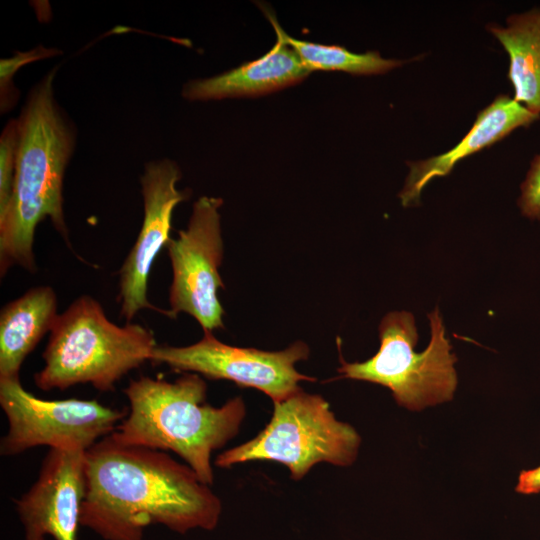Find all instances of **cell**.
I'll return each instance as SVG.
<instances>
[{
	"mask_svg": "<svg viewBox=\"0 0 540 540\" xmlns=\"http://www.w3.org/2000/svg\"><path fill=\"white\" fill-rule=\"evenodd\" d=\"M85 479L80 523L104 540H143L152 524L181 534L213 530L222 511L219 497L187 464L111 434L86 451Z\"/></svg>",
	"mask_w": 540,
	"mask_h": 540,
	"instance_id": "cell-1",
	"label": "cell"
},
{
	"mask_svg": "<svg viewBox=\"0 0 540 540\" xmlns=\"http://www.w3.org/2000/svg\"><path fill=\"white\" fill-rule=\"evenodd\" d=\"M58 67L30 90L17 118L19 143L12 195L0 213V272L11 266L36 271L33 251L38 224L49 218L69 242L63 211V180L76 144V129L58 104Z\"/></svg>",
	"mask_w": 540,
	"mask_h": 540,
	"instance_id": "cell-2",
	"label": "cell"
},
{
	"mask_svg": "<svg viewBox=\"0 0 540 540\" xmlns=\"http://www.w3.org/2000/svg\"><path fill=\"white\" fill-rule=\"evenodd\" d=\"M123 392L129 413L111 435L122 444L173 451L212 485L211 455L239 433L246 416L242 397L220 407L207 404V384L196 373L173 382L141 376Z\"/></svg>",
	"mask_w": 540,
	"mask_h": 540,
	"instance_id": "cell-3",
	"label": "cell"
},
{
	"mask_svg": "<svg viewBox=\"0 0 540 540\" xmlns=\"http://www.w3.org/2000/svg\"><path fill=\"white\" fill-rule=\"evenodd\" d=\"M156 346L150 329L135 323L119 326L97 300L82 295L57 316L34 383L44 391L90 384L110 392L124 375L150 361Z\"/></svg>",
	"mask_w": 540,
	"mask_h": 540,
	"instance_id": "cell-4",
	"label": "cell"
},
{
	"mask_svg": "<svg viewBox=\"0 0 540 540\" xmlns=\"http://www.w3.org/2000/svg\"><path fill=\"white\" fill-rule=\"evenodd\" d=\"M431 339L417 353L418 333L414 316L406 311L388 313L379 326L378 352L364 362L348 363L340 356V376L376 383L389 388L396 402L410 410L451 400L457 386L456 356L445 337V327L436 308L428 314Z\"/></svg>",
	"mask_w": 540,
	"mask_h": 540,
	"instance_id": "cell-5",
	"label": "cell"
},
{
	"mask_svg": "<svg viewBox=\"0 0 540 540\" xmlns=\"http://www.w3.org/2000/svg\"><path fill=\"white\" fill-rule=\"evenodd\" d=\"M273 404L272 417L265 428L251 440L219 454L215 459L217 467L274 461L285 465L297 481L318 463L349 466L355 461L361 442L359 434L335 417L322 396L301 388Z\"/></svg>",
	"mask_w": 540,
	"mask_h": 540,
	"instance_id": "cell-6",
	"label": "cell"
},
{
	"mask_svg": "<svg viewBox=\"0 0 540 540\" xmlns=\"http://www.w3.org/2000/svg\"><path fill=\"white\" fill-rule=\"evenodd\" d=\"M0 405L8 421L0 442L2 456L38 446L86 452L127 415L97 400L38 398L25 390L20 378L0 379Z\"/></svg>",
	"mask_w": 540,
	"mask_h": 540,
	"instance_id": "cell-7",
	"label": "cell"
},
{
	"mask_svg": "<svg viewBox=\"0 0 540 540\" xmlns=\"http://www.w3.org/2000/svg\"><path fill=\"white\" fill-rule=\"evenodd\" d=\"M222 199L202 196L193 205L185 230L167 244L172 267L169 289L170 317L184 312L195 318L203 330L223 328V307L218 299L223 288L219 266L223 240L219 208Z\"/></svg>",
	"mask_w": 540,
	"mask_h": 540,
	"instance_id": "cell-8",
	"label": "cell"
},
{
	"mask_svg": "<svg viewBox=\"0 0 540 540\" xmlns=\"http://www.w3.org/2000/svg\"><path fill=\"white\" fill-rule=\"evenodd\" d=\"M309 347L297 341L281 351L241 348L219 341L204 330L200 341L185 347L156 346L150 361L178 372L201 374L209 379L229 380L265 393L273 403L282 401L301 387L300 381L316 378L299 373L295 365L309 357Z\"/></svg>",
	"mask_w": 540,
	"mask_h": 540,
	"instance_id": "cell-9",
	"label": "cell"
},
{
	"mask_svg": "<svg viewBox=\"0 0 540 540\" xmlns=\"http://www.w3.org/2000/svg\"><path fill=\"white\" fill-rule=\"evenodd\" d=\"M181 172L169 159L148 162L140 178L144 204L143 222L137 239L120 271V315L127 322L143 309H152L170 317L152 305L147 297L152 265L159 252L171 240L170 231L175 207L187 198L177 189Z\"/></svg>",
	"mask_w": 540,
	"mask_h": 540,
	"instance_id": "cell-10",
	"label": "cell"
},
{
	"mask_svg": "<svg viewBox=\"0 0 540 540\" xmlns=\"http://www.w3.org/2000/svg\"><path fill=\"white\" fill-rule=\"evenodd\" d=\"M85 453L49 449L37 480L16 501L25 540H77L86 489Z\"/></svg>",
	"mask_w": 540,
	"mask_h": 540,
	"instance_id": "cell-11",
	"label": "cell"
},
{
	"mask_svg": "<svg viewBox=\"0 0 540 540\" xmlns=\"http://www.w3.org/2000/svg\"><path fill=\"white\" fill-rule=\"evenodd\" d=\"M537 114L507 95H499L479 114L466 136L451 150L424 161L409 163L410 172L399 193L404 207L419 203L420 194L434 177L448 175L461 159L501 140L518 127L539 119Z\"/></svg>",
	"mask_w": 540,
	"mask_h": 540,
	"instance_id": "cell-12",
	"label": "cell"
},
{
	"mask_svg": "<svg viewBox=\"0 0 540 540\" xmlns=\"http://www.w3.org/2000/svg\"><path fill=\"white\" fill-rule=\"evenodd\" d=\"M311 71L280 37L262 57L217 76L188 82L182 95L189 101L256 96L293 85Z\"/></svg>",
	"mask_w": 540,
	"mask_h": 540,
	"instance_id": "cell-13",
	"label": "cell"
},
{
	"mask_svg": "<svg viewBox=\"0 0 540 540\" xmlns=\"http://www.w3.org/2000/svg\"><path fill=\"white\" fill-rule=\"evenodd\" d=\"M57 297L50 286L29 289L0 313V379L20 378L25 358L57 318Z\"/></svg>",
	"mask_w": 540,
	"mask_h": 540,
	"instance_id": "cell-14",
	"label": "cell"
},
{
	"mask_svg": "<svg viewBox=\"0 0 540 540\" xmlns=\"http://www.w3.org/2000/svg\"><path fill=\"white\" fill-rule=\"evenodd\" d=\"M509 55L514 99L540 114V9L513 14L507 26H489Z\"/></svg>",
	"mask_w": 540,
	"mask_h": 540,
	"instance_id": "cell-15",
	"label": "cell"
},
{
	"mask_svg": "<svg viewBox=\"0 0 540 540\" xmlns=\"http://www.w3.org/2000/svg\"><path fill=\"white\" fill-rule=\"evenodd\" d=\"M264 12L272 24L276 36L280 37L297 53L311 72L323 70L343 71L355 75H371L385 73L403 64L398 60L382 58L376 51L359 54L341 46L322 45L295 39L282 29L269 10H264Z\"/></svg>",
	"mask_w": 540,
	"mask_h": 540,
	"instance_id": "cell-16",
	"label": "cell"
},
{
	"mask_svg": "<svg viewBox=\"0 0 540 540\" xmlns=\"http://www.w3.org/2000/svg\"><path fill=\"white\" fill-rule=\"evenodd\" d=\"M61 54L56 48H47L43 45L28 51H18L9 58L0 61V108L1 112L9 111L17 102L18 91L13 85L16 72L23 66L35 61L51 58Z\"/></svg>",
	"mask_w": 540,
	"mask_h": 540,
	"instance_id": "cell-17",
	"label": "cell"
},
{
	"mask_svg": "<svg viewBox=\"0 0 540 540\" xmlns=\"http://www.w3.org/2000/svg\"><path fill=\"white\" fill-rule=\"evenodd\" d=\"M18 143L17 119H11L5 125L0 136V213L5 210L12 195Z\"/></svg>",
	"mask_w": 540,
	"mask_h": 540,
	"instance_id": "cell-18",
	"label": "cell"
},
{
	"mask_svg": "<svg viewBox=\"0 0 540 540\" xmlns=\"http://www.w3.org/2000/svg\"><path fill=\"white\" fill-rule=\"evenodd\" d=\"M518 206L524 216L540 219V154L532 160L526 178L521 184Z\"/></svg>",
	"mask_w": 540,
	"mask_h": 540,
	"instance_id": "cell-19",
	"label": "cell"
},
{
	"mask_svg": "<svg viewBox=\"0 0 540 540\" xmlns=\"http://www.w3.org/2000/svg\"><path fill=\"white\" fill-rule=\"evenodd\" d=\"M516 491L522 494L540 492V466L535 469L521 472Z\"/></svg>",
	"mask_w": 540,
	"mask_h": 540,
	"instance_id": "cell-20",
	"label": "cell"
}]
</instances>
